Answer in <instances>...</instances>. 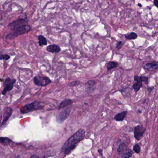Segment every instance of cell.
Returning <instances> with one entry per match:
<instances>
[{"label": "cell", "mask_w": 158, "mask_h": 158, "mask_svg": "<svg viewBox=\"0 0 158 158\" xmlns=\"http://www.w3.org/2000/svg\"><path fill=\"white\" fill-rule=\"evenodd\" d=\"M85 134V132L83 129L77 130L64 144L62 148V151L66 154H69L75 148L77 144L83 139Z\"/></svg>", "instance_id": "obj_1"}, {"label": "cell", "mask_w": 158, "mask_h": 158, "mask_svg": "<svg viewBox=\"0 0 158 158\" xmlns=\"http://www.w3.org/2000/svg\"><path fill=\"white\" fill-rule=\"evenodd\" d=\"M31 30L32 27L28 25H23L13 31V32L7 34L5 36V39L6 40H12L19 36L28 33Z\"/></svg>", "instance_id": "obj_2"}, {"label": "cell", "mask_w": 158, "mask_h": 158, "mask_svg": "<svg viewBox=\"0 0 158 158\" xmlns=\"http://www.w3.org/2000/svg\"><path fill=\"white\" fill-rule=\"evenodd\" d=\"M44 107V105L42 104L41 103L38 101H34L33 102L26 105L22 107L20 110V112L21 114H27L29 112L33 111L36 110L41 109Z\"/></svg>", "instance_id": "obj_3"}, {"label": "cell", "mask_w": 158, "mask_h": 158, "mask_svg": "<svg viewBox=\"0 0 158 158\" xmlns=\"http://www.w3.org/2000/svg\"><path fill=\"white\" fill-rule=\"evenodd\" d=\"M33 80L35 85L40 87H45L50 84L52 82L48 77H43L39 75L34 77Z\"/></svg>", "instance_id": "obj_4"}, {"label": "cell", "mask_w": 158, "mask_h": 158, "mask_svg": "<svg viewBox=\"0 0 158 158\" xmlns=\"http://www.w3.org/2000/svg\"><path fill=\"white\" fill-rule=\"evenodd\" d=\"M16 82V79H11L9 77H7L3 83L4 89L2 92V94L4 95L7 93V92L11 91L13 88L14 83Z\"/></svg>", "instance_id": "obj_5"}, {"label": "cell", "mask_w": 158, "mask_h": 158, "mask_svg": "<svg viewBox=\"0 0 158 158\" xmlns=\"http://www.w3.org/2000/svg\"><path fill=\"white\" fill-rule=\"evenodd\" d=\"M27 24H28V21L26 19H18L17 20H15L10 23L8 25V27L11 30L13 31L18 28H19L20 26H22L25 25H27Z\"/></svg>", "instance_id": "obj_6"}, {"label": "cell", "mask_w": 158, "mask_h": 158, "mask_svg": "<svg viewBox=\"0 0 158 158\" xmlns=\"http://www.w3.org/2000/svg\"><path fill=\"white\" fill-rule=\"evenodd\" d=\"M70 109H66L60 112L57 116V120L58 123H62L68 118L70 114Z\"/></svg>", "instance_id": "obj_7"}, {"label": "cell", "mask_w": 158, "mask_h": 158, "mask_svg": "<svg viewBox=\"0 0 158 158\" xmlns=\"http://www.w3.org/2000/svg\"><path fill=\"white\" fill-rule=\"evenodd\" d=\"M145 132V128L141 125H138L134 127V136L137 140H140Z\"/></svg>", "instance_id": "obj_8"}, {"label": "cell", "mask_w": 158, "mask_h": 158, "mask_svg": "<svg viewBox=\"0 0 158 158\" xmlns=\"http://www.w3.org/2000/svg\"><path fill=\"white\" fill-rule=\"evenodd\" d=\"M13 112V110L9 107H6L5 109L4 113L3 114V119L2 123H1V127L4 125L5 123H7V121L9 120Z\"/></svg>", "instance_id": "obj_9"}, {"label": "cell", "mask_w": 158, "mask_h": 158, "mask_svg": "<svg viewBox=\"0 0 158 158\" xmlns=\"http://www.w3.org/2000/svg\"><path fill=\"white\" fill-rule=\"evenodd\" d=\"M145 70L148 71H152L156 70L158 68V62H154L153 63H148L145 64L143 67Z\"/></svg>", "instance_id": "obj_10"}, {"label": "cell", "mask_w": 158, "mask_h": 158, "mask_svg": "<svg viewBox=\"0 0 158 158\" xmlns=\"http://www.w3.org/2000/svg\"><path fill=\"white\" fill-rule=\"evenodd\" d=\"M46 50L49 52L53 53H59L61 51V48L59 46L56 44L50 45L46 47Z\"/></svg>", "instance_id": "obj_11"}, {"label": "cell", "mask_w": 158, "mask_h": 158, "mask_svg": "<svg viewBox=\"0 0 158 158\" xmlns=\"http://www.w3.org/2000/svg\"><path fill=\"white\" fill-rule=\"evenodd\" d=\"M120 154H121L119 158H130L133 154V152L130 149H126Z\"/></svg>", "instance_id": "obj_12"}, {"label": "cell", "mask_w": 158, "mask_h": 158, "mask_svg": "<svg viewBox=\"0 0 158 158\" xmlns=\"http://www.w3.org/2000/svg\"><path fill=\"white\" fill-rule=\"evenodd\" d=\"M134 80L135 82H139L141 83L145 82L147 83H148V78L146 76H139L135 75L134 77Z\"/></svg>", "instance_id": "obj_13"}, {"label": "cell", "mask_w": 158, "mask_h": 158, "mask_svg": "<svg viewBox=\"0 0 158 158\" xmlns=\"http://www.w3.org/2000/svg\"><path fill=\"white\" fill-rule=\"evenodd\" d=\"M127 114V111H123L120 113L114 116V119L117 121H123V119L125 118V117H126Z\"/></svg>", "instance_id": "obj_14"}, {"label": "cell", "mask_w": 158, "mask_h": 158, "mask_svg": "<svg viewBox=\"0 0 158 158\" xmlns=\"http://www.w3.org/2000/svg\"><path fill=\"white\" fill-rule=\"evenodd\" d=\"M38 43L39 46H46L47 44V41L46 40V38L44 37L43 35H39L38 37Z\"/></svg>", "instance_id": "obj_15"}, {"label": "cell", "mask_w": 158, "mask_h": 158, "mask_svg": "<svg viewBox=\"0 0 158 158\" xmlns=\"http://www.w3.org/2000/svg\"><path fill=\"white\" fill-rule=\"evenodd\" d=\"M73 103V101L70 99H67L64 101H62L61 103H60L59 105V109L65 108L67 106L70 105Z\"/></svg>", "instance_id": "obj_16"}, {"label": "cell", "mask_w": 158, "mask_h": 158, "mask_svg": "<svg viewBox=\"0 0 158 158\" xmlns=\"http://www.w3.org/2000/svg\"><path fill=\"white\" fill-rule=\"evenodd\" d=\"M96 82L94 80H89L85 84V86L87 89V91L89 90V92H90V90L92 89L93 87L95 85Z\"/></svg>", "instance_id": "obj_17"}, {"label": "cell", "mask_w": 158, "mask_h": 158, "mask_svg": "<svg viewBox=\"0 0 158 158\" xmlns=\"http://www.w3.org/2000/svg\"><path fill=\"white\" fill-rule=\"evenodd\" d=\"M138 37L137 33L134 32H131L125 35V37L128 40H135Z\"/></svg>", "instance_id": "obj_18"}, {"label": "cell", "mask_w": 158, "mask_h": 158, "mask_svg": "<svg viewBox=\"0 0 158 158\" xmlns=\"http://www.w3.org/2000/svg\"><path fill=\"white\" fill-rule=\"evenodd\" d=\"M142 87V83H141L139 82H135L133 85V88L134 89V91L135 93L138 92Z\"/></svg>", "instance_id": "obj_19"}, {"label": "cell", "mask_w": 158, "mask_h": 158, "mask_svg": "<svg viewBox=\"0 0 158 158\" xmlns=\"http://www.w3.org/2000/svg\"><path fill=\"white\" fill-rule=\"evenodd\" d=\"M0 141L1 143L5 146L9 145L12 142V140L10 139L5 137H1L0 138Z\"/></svg>", "instance_id": "obj_20"}, {"label": "cell", "mask_w": 158, "mask_h": 158, "mask_svg": "<svg viewBox=\"0 0 158 158\" xmlns=\"http://www.w3.org/2000/svg\"><path fill=\"white\" fill-rule=\"evenodd\" d=\"M118 63L116 62H109L107 66V70H110L113 68H116L118 66Z\"/></svg>", "instance_id": "obj_21"}, {"label": "cell", "mask_w": 158, "mask_h": 158, "mask_svg": "<svg viewBox=\"0 0 158 158\" xmlns=\"http://www.w3.org/2000/svg\"><path fill=\"white\" fill-rule=\"evenodd\" d=\"M133 150L137 154H139L141 150V147L138 144H136L135 145H134L133 147Z\"/></svg>", "instance_id": "obj_22"}, {"label": "cell", "mask_w": 158, "mask_h": 158, "mask_svg": "<svg viewBox=\"0 0 158 158\" xmlns=\"http://www.w3.org/2000/svg\"><path fill=\"white\" fill-rule=\"evenodd\" d=\"M10 58V57L8 54H4V55H1V57H0V59L1 60H9V59Z\"/></svg>", "instance_id": "obj_23"}, {"label": "cell", "mask_w": 158, "mask_h": 158, "mask_svg": "<svg viewBox=\"0 0 158 158\" xmlns=\"http://www.w3.org/2000/svg\"><path fill=\"white\" fill-rule=\"evenodd\" d=\"M79 84H80V82L78 81H73L70 83H69L68 86H70V87H73V86L78 85H79Z\"/></svg>", "instance_id": "obj_24"}, {"label": "cell", "mask_w": 158, "mask_h": 158, "mask_svg": "<svg viewBox=\"0 0 158 158\" xmlns=\"http://www.w3.org/2000/svg\"><path fill=\"white\" fill-rule=\"evenodd\" d=\"M123 44H124V43L122 41H121L117 42V46H116V48L118 50L121 49L123 46Z\"/></svg>", "instance_id": "obj_25"}, {"label": "cell", "mask_w": 158, "mask_h": 158, "mask_svg": "<svg viewBox=\"0 0 158 158\" xmlns=\"http://www.w3.org/2000/svg\"><path fill=\"white\" fill-rule=\"evenodd\" d=\"M154 86H152V87H148V91H149V93H151V92L153 90H154Z\"/></svg>", "instance_id": "obj_26"}, {"label": "cell", "mask_w": 158, "mask_h": 158, "mask_svg": "<svg viewBox=\"0 0 158 158\" xmlns=\"http://www.w3.org/2000/svg\"><path fill=\"white\" fill-rule=\"evenodd\" d=\"M154 5L156 6V7L158 8V0H154Z\"/></svg>", "instance_id": "obj_27"}, {"label": "cell", "mask_w": 158, "mask_h": 158, "mask_svg": "<svg viewBox=\"0 0 158 158\" xmlns=\"http://www.w3.org/2000/svg\"><path fill=\"white\" fill-rule=\"evenodd\" d=\"M30 158H39V157L36 154H33V155H32Z\"/></svg>", "instance_id": "obj_28"}, {"label": "cell", "mask_w": 158, "mask_h": 158, "mask_svg": "<svg viewBox=\"0 0 158 158\" xmlns=\"http://www.w3.org/2000/svg\"><path fill=\"white\" fill-rule=\"evenodd\" d=\"M138 6L139 7H142V5L141 4V3H138Z\"/></svg>", "instance_id": "obj_29"}]
</instances>
